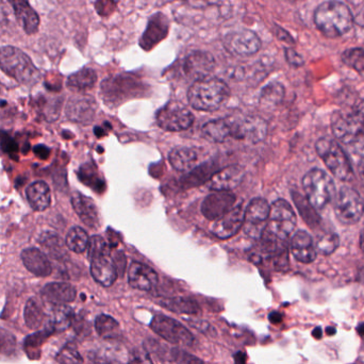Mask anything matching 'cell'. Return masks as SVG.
Segmentation results:
<instances>
[{
    "mask_svg": "<svg viewBox=\"0 0 364 364\" xmlns=\"http://www.w3.org/2000/svg\"><path fill=\"white\" fill-rule=\"evenodd\" d=\"M314 245H316V252L328 256L333 254L339 247L340 239L336 233H325L318 237Z\"/></svg>",
    "mask_w": 364,
    "mask_h": 364,
    "instance_id": "cell-37",
    "label": "cell"
},
{
    "mask_svg": "<svg viewBox=\"0 0 364 364\" xmlns=\"http://www.w3.org/2000/svg\"><path fill=\"white\" fill-rule=\"evenodd\" d=\"M286 58L287 61H288L291 65L295 66V68H299V66H301L304 64L303 57H301L299 53H297L294 49L287 48Z\"/></svg>",
    "mask_w": 364,
    "mask_h": 364,
    "instance_id": "cell-46",
    "label": "cell"
},
{
    "mask_svg": "<svg viewBox=\"0 0 364 364\" xmlns=\"http://www.w3.org/2000/svg\"><path fill=\"white\" fill-rule=\"evenodd\" d=\"M95 102L87 96L73 98L66 108L68 119L77 123H89L95 117Z\"/></svg>",
    "mask_w": 364,
    "mask_h": 364,
    "instance_id": "cell-24",
    "label": "cell"
},
{
    "mask_svg": "<svg viewBox=\"0 0 364 364\" xmlns=\"http://www.w3.org/2000/svg\"><path fill=\"white\" fill-rule=\"evenodd\" d=\"M269 210L271 205L265 199H252L244 212V232L252 239H260L267 226Z\"/></svg>",
    "mask_w": 364,
    "mask_h": 364,
    "instance_id": "cell-11",
    "label": "cell"
},
{
    "mask_svg": "<svg viewBox=\"0 0 364 364\" xmlns=\"http://www.w3.org/2000/svg\"><path fill=\"white\" fill-rule=\"evenodd\" d=\"M244 177V171L241 166H230L218 171L207 182L208 188L213 191L230 192L239 186Z\"/></svg>",
    "mask_w": 364,
    "mask_h": 364,
    "instance_id": "cell-18",
    "label": "cell"
},
{
    "mask_svg": "<svg viewBox=\"0 0 364 364\" xmlns=\"http://www.w3.org/2000/svg\"><path fill=\"white\" fill-rule=\"evenodd\" d=\"M90 359L98 364H119L126 360V355L123 348L110 344L92 350Z\"/></svg>",
    "mask_w": 364,
    "mask_h": 364,
    "instance_id": "cell-29",
    "label": "cell"
},
{
    "mask_svg": "<svg viewBox=\"0 0 364 364\" xmlns=\"http://www.w3.org/2000/svg\"><path fill=\"white\" fill-rule=\"evenodd\" d=\"M291 252L299 262H314L316 259V248L309 233L304 230L297 231L291 240Z\"/></svg>",
    "mask_w": 364,
    "mask_h": 364,
    "instance_id": "cell-21",
    "label": "cell"
},
{
    "mask_svg": "<svg viewBox=\"0 0 364 364\" xmlns=\"http://www.w3.org/2000/svg\"><path fill=\"white\" fill-rule=\"evenodd\" d=\"M97 81V75L92 68H82L68 79V87L77 92L92 89Z\"/></svg>",
    "mask_w": 364,
    "mask_h": 364,
    "instance_id": "cell-31",
    "label": "cell"
},
{
    "mask_svg": "<svg viewBox=\"0 0 364 364\" xmlns=\"http://www.w3.org/2000/svg\"><path fill=\"white\" fill-rule=\"evenodd\" d=\"M316 149L333 176L343 181L352 178L354 173L350 160L337 141L331 138H321L316 142Z\"/></svg>",
    "mask_w": 364,
    "mask_h": 364,
    "instance_id": "cell-7",
    "label": "cell"
},
{
    "mask_svg": "<svg viewBox=\"0 0 364 364\" xmlns=\"http://www.w3.org/2000/svg\"><path fill=\"white\" fill-rule=\"evenodd\" d=\"M0 68L11 78L28 87L36 85L41 78L40 70L31 59L14 46H4L0 49Z\"/></svg>",
    "mask_w": 364,
    "mask_h": 364,
    "instance_id": "cell-4",
    "label": "cell"
},
{
    "mask_svg": "<svg viewBox=\"0 0 364 364\" xmlns=\"http://www.w3.org/2000/svg\"><path fill=\"white\" fill-rule=\"evenodd\" d=\"M45 314L42 305L36 299H31L27 301L23 310V318L28 328L36 331L42 326Z\"/></svg>",
    "mask_w": 364,
    "mask_h": 364,
    "instance_id": "cell-33",
    "label": "cell"
},
{
    "mask_svg": "<svg viewBox=\"0 0 364 364\" xmlns=\"http://www.w3.org/2000/svg\"><path fill=\"white\" fill-rule=\"evenodd\" d=\"M70 201H72L75 212L78 214L79 218L82 220L83 224L92 229L100 227V214H98L97 207L90 197L85 196L81 193L75 192L72 195Z\"/></svg>",
    "mask_w": 364,
    "mask_h": 364,
    "instance_id": "cell-20",
    "label": "cell"
},
{
    "mask_svg": "<svg viewBox=\"0 0 364 364\" xmlns=\"http://www.w3.org/2000/svg\"><path fill=\"white\" fill-rule=\"evenodd\" d=\"M357 331H358V333H360L361 336H364V324L359 325V326L357 327Z\"/></svg>",
    "mask_w": 364,
    "mask_h": 364,
    "instance_id": "cell-52",
    "label": "cell"
},
{
    "mask_svg": "<svg viewBox=\"0 0 364 364\" xmlns=\"http://www.w3.org/2000/svg\"><path fill=\"white\" fill-rule=\"evenodd\" d=\"M90 237L87 231L81 227H73L66 235L65 243L70 250L81 254L85 252L89 246Z\"/></svg>",
    "mask_w": 364,
    "mask_h": 364,
    "instance_id": "cell-34",
    "label": "cell"
},
{
    "mask_svg": "<svg viewBox=\"0 0 364 364\" xmlns=\"http://www.w3.org/2000/svg\"><path fill=\"white\" fill-rule=\"evenodd\" d=\"M0 91H1V85H0Z\"/></svg>",
    "mask_w": 364,
    "mask_h": 364,
    "instance_id": "cell-53",
    "label": "cell"
},
{
    "mask_svg": "<svg viewBox=\"0 0 364 364\" xmlns=\"http://www.w3.org/2000/svg\"><path fill=\"white\" fill-rule=\"evenodd\" d=\"M28 201L32 209L36 211H44L51 203V193L48 184L44 181L32 183L26 191Z\"/></svg>",
    "mask_w": 364,
    "mask_h": 364,
    "instance_id": "cell-27",
    "label": "cell"
},
{
    "mask_svg": "<svg viewBox=\"0 0 364 364\" xmlns=\"http://www.w3.org/2000/svg\"><path fill=\"white\" fill-rule=\"evenodd\" d=\"M292 197L297 209H299V213L303 216L304 220H305L310 227H312V228L318 226V225L320 224L321 218L318 214L316 213L314 205L309 203V200L304 198L299 193H292Z\"/></svg>",
    "mask_w": 364,
    "mask_h": 364,
    "instance_id": "cell-35",
    "label": "cell"
},
{
    "mask_svg": "<svg viewBox=\"0 0 364 364\" xmlns=\"http://www.w3.org/2000/svg\"><path fill=\"white\" fill-rule=\"evenodd\" d=\"M331 128L338 141L364 159V104L333 115Z\"/></svg>",
    "mask_w": 364,
    "mask_h": 364,
    "instance_id": "cell-1",
    "label": "cell"
},
{
    "mask_svg": "<svg viewBox=\"0 0 364 364\" xmlns=\"http://www.w3.org/2000/svg\"><path fill=\"white\" fill-rule=\"evenodd\" d=\"M17 342L14 336L0 328V357H9L16 352Z\"/></svg>",
    "mask_w": 364,
    "mask_h": 364,
    "instance_id": "cell-42",
    "label": "cell"
},
{
    "mask_svg": "<svg viewBox=\"0 0 364 364\" xmlns=\"http://www.w3.org/2000/svg\"><path fill=\"white\" fill-rule=\"evenodd\" d=\"M151 328L156 335L174 346H192L194 336L178 321L166 316H156L151 320Z\"/></svg>",
    "mask_w": 364,
    "mask_h": 364,
    "instance_id": "cell-9",
    "label": "cell"
},
{
    "mask_svg": "<svg viewBox=\"0 0 364 364\" xmlns=\"http://www.w3.org/2000/svg\"><path fill=\"white\" fill-rule=\"evenodd\" d=\"M303 188L314 209H323L335 198V182L320 168H314L304 176Z\"/></svg>",
    "mask_w": 364,
    "mask_h": 364,
    "instance_id": "cell-5",
    "label": "cell"
},
{
    "mask_svg": "<svg viewBox=\"0 0 364 364\" xmlns=\"http://www.w3.org/2000/svg\"><path fill=\"white\" fill-rule=\"evenodd\" d=\"M215 61L210 53L205 51H194L186 58L183 62V72L193 80L207 78L214 70Z\"/></svg>",
    "mask_w": 364,
    "mask_h": 364,
    "instance_id": "cell-16",
    "label": "cell"
},
{
    "mask_svg": "<svg viewBox=\"0 0 364 364\" xmlns=\"http://www.w3.org/2000/svg\"><path fill=\"white\" fill-rule=\"evenodd\" d=\"M353 364H359V363H353Z\"/></svg>",
    "mask_w": 364,
    "mask_h": 364,
    "instance_id": "cell-54",
    "label": "cell"
},
{
    "mask_svg": "<svg viewBox=\"0 0 364 364\" xmlns=\"http://www.w3.org/2000/svg\"><path fill=\"white\" fill-rule=\"evenodd\" d=\"M160 305L168 311L175 312V314L196 316L200 312L198 304L194 299H186V297L164 299L160 301Z\"/></svg>",
    "mask_w": 364,
    "mask_h": 364,
    "instance_id": "cell-30",
    "label": "cell"
},
{
    "mask_svg": "<svg viewBox=\"0 0 364 364\" xmlns=\"http://www.w3.org/2000/svg\"><path fill=\"white\" fill-rule=\"evenodd\" d=\"M342 61L364 76V49H348L342 55Z\"/></svg>",
    "mask_w": 364,
    "mask_h": 364,
    "instance_id": "cell-39",
    "label": "cell"
},
{
    "mask_svg": "<svg viewBox=\"0 0 364 364\" xmlns=\"http://www.w3.org/2000/svg\"><path fill=\"white\" fill-rule=\"evenodd\" d=\"M336 215L344 225H354L363 218L364 200L358 191L348 186H342L335 205Z\"/></svg>",
    "mask_w": 364,
    "mask_h": 364,
    "instance_id": "cell-8",
    "label": "cell"
},
{
    "mask_svg": "<svg viewBox=\"0 0 364 364\" xmlns=\"http://www.w3.org/2000/svg\"><path fill=\"white\" fill-rule=\"evenodd\" d=\"M203 134L213 142H225L227 139L232 138L230 119H220L208 122L203 125Z\"/></svg>",
    "mask_w": 364,
    "mask_h": 364,
    "instance_id": "cell-28",
    "label": "cell"
},
{
    "mask_svg": "<svg viewBox=\"0 0 364 364\" xmlns=\"http://www.w3.org/2000/svg\"><path fill=\"white\" fill-rule=\"evenodd\" d=\"M42 295L53 305H68L76 299L77 291L72 284L66 282H51L43 288Z\"/></svg>",
    "mask_w": 364,
    "mask_h": 364,
    "instance_id": "cell-25",
    "label": "cell"
},
{
    "mask_svg": "<svg viewBox=\"0 0 364 364\" xmlns=\"http://www.w3.org/2000/svg\"><path fill=\"white\" fill-rule=\"evenodd\" d=\"M314 23L324 36L339 38L352 29L354 15L344 2L328 0L316 9Z\"/></svg>",
    "mask_w": 364,
    "mask_h": 364,
    "instance_id": "cell-2",
    "label": "cell"
},
{
    "mask_svg": "<svg viewBox=\"0 0 364 364\" xmlns=\"http://www.w3.org/2000/svg\"><path fill=\"white\" fill-rule=\"evenodd\" d=\"M190 109L179 102H171L157 113V124L166 132H179L188 130L194 123Z\"/></svg>",
    "mask_w": 364,
    "mask_h": 364,
    "instance_id": "cell-10",
    "label": "cell"
},
{
    "mask_svg": "<svg viewBox=\"0 0 364 364\" xmlns=\"http://www.w3.org/2000/svg\"><path fill=\"white\" fill-rule=\"evenodd\" d=\"M17 21L23 27V31L28 34L36 33L40 26V17L38 13L30 6L29 0H9Z\"/></svg>",
    "mask_w": 364,
    "mask_h": 364,
    "instance_id": "cell-23",
    "label": "cell"
},
{
    "mask_svg": "<svg viewBox=\"0 0 364 364\" xmlns=\"http://www.w3.org/2000/svg\"><path fill=\"white\" fill-rule=\"evenodd\" d=\"M21 261L26 269L38 277H47L53 273V267L48 258L38 248H27L23 250L21 252Z\"/></svg>",
    "mask_w": 364,
    "mask_h": 364,
    "instance_id": "cell-22",
    "label": "cell"
},
{
    "mask_svg": "<svg viewBox=\"0 0 364 364\" xmlns=\"http://www.w3.org/2000/svg\"><path fill=\"white\" fill-rule=\"evenodd\" d=\"M95 331L100 337L112 340L121 333L119 322L108 314H100L95 320Z\"/></svg>",
    "mask_w": 364,
    "mask_h": 364,
    "instance_id": "cell-32",
    "label": "cell"
},
{
    "mask_svg": "<svg viewBox=\"0 0 364 364\" xmlns=\"http://www.w3.org/2000/svg\"><path fill=\"white\" fill-rule=\"evenodd\" d=\"M359 175H360L361 181L364 184V159L361 160L360 164H359Z\"/></svg>",
    "mask_w": 364,
    "mask_h": 364,
    "instance_id": "cell-49",
    "label": "cell"
},
{
    "mask_svg": "<svg viewBox=\"0 0 364 364\" xmlns=\"http://www.w3.org/2000/svg\"><path fill=\"white\" fill-rule=\"evenodd\" d=\"M127 364H154L151 356L146 352H138L128 359Z\"/></svg>",
    "mask_w": 364,
    "mask_h": 364,
    "instance_id": "cell-45",
    "label": "cell"
},
{
    "mask_svg": "<svg viewBox=\"0 0 364 364\" xmlns=\"http://www.w3.org/2000/svg\"><path fill=\"white\" fill-rule=\"evenodd\" d=\"M235 198L237 197L233 193L215 191L203 201L201 213L205 218L214 222L235 207Z\"/></svg>",
    "mask_w": 364,
    "mask_h": 364,
    "instance_id": "cell-15",
    "label": "cell"
},
{
    "mask_svg": "<svg viewBox=\"0 0 364 364\" xmlns=\"http://www.w3.org/2000/svg\"><path fill=\"white\" fill-rule=\"evenodd\" d=\"M269 321H271L272 323H274V324H277V323H280L282 321V316L280 314H278V312H273V314H271V316H269Z\"/></svg>",
    "mask_w": 364,
    "mask_h": 364,
    "instance_id": "cell-47",
    "label": "cell"
},
{
    "mask_svg": "<svg viewBox=\"0 0 364 364\" xmlns=\"http://www.w3.org/2000/svg\"><path fill=\"white\" fill-rule=\"evenodd\" d=\"M73 310L66 305L58 306L49 322L51 331H64L72 324Z\"/></svg>",
    "mask_w": 364,
    "mask_h": 364,
    "instance_id": "cell-36",
    "label": "cell"
},
{
    "mask_svg": "<svg viewBox=\"0 0 364 364\" xmlns=\"http://www.w3.org/2000/svg\"><path fill=\"white\" fill-rule=\"evenodd\" d=\"M284 97V87L277 82H273L271 85H267L262 90V93H261V102L267 105H272V106L280 104Z\"/></svg>",
    "mask_w": 364,
    "mask_h": 364,
    "instance_id": "cell-38",
    "label": "cell"
},
{
    "mask_svg": "<svg viewBox=\"0 0 364 364\" xmlns=\"http://www.w3.org/2000/svg\"><path fill=\"white\" fill-rule=\"evenodd\" d=\"M91 274L94 280L104 287H111L117 278V269L110 252L97 255L91 259Z\"/></svg>",
    "mask_w": 364,
    "mask_h": 364,
    "instance_id": "cell-17",
    "label": "cell"
},
{
    "mask_svg": "<svg viewBox=\"0 0 364 364\" xmlns=\"http://www.w3.org/2000/svg\"><path fill=\"white\" fill-rule=\"evenodd\" d=\"M326 333H327V335L333 336V335H336V333H337V331H336L335 328H331V327H327Z\"/></svg>",
    "mask_w": 364,
    "mask_h": 364,
    "instance_id": "cell-51",
    "label": "cell"
},
{
    "mask_svg": "<svg viewBox=\"0 0 364 364\" xmlns=\"http://www.w3.org/2000/svg\"><path fill=\"white\" fill-rule=\"evenodd\" d=\"M232 138L259 143L264 140L267 134V124L259 117H247L239 121H230Z\"/></svg>",
    "mask_w": 364,
    "mask_h": 364,
    "instance_id": "cell-12",
    "label": "cell"
},
{
    "mask_svg": "<svg viewBox=\"0 0 364 364\" xmlns=\"http://www.w3.org/2000/svg\"><path fill=\"white\" fill-rule=\"evenodd\" d=\"M243 203L235 205L230 211L214 220L211 226V231L216 237L220 240L229 239L239 232L240 229L243 227L244 222Z\"/></svg>",
    "mask_w": 364,
    "mask_h": 364,
    "instance_id": "cell-14",
    "label": "cell"
},
{
    "mask_svg": "<svg viewBox=\"0 0 364 364\" xmlns=\"http://www.w3.org/2000/svg\"><path fill=\"white\" fill-rule=\"evenodd\" d=\"M128 280L132 288L149 292L157 286L159 277L151 267L143 263L132 262L128 271Z\"/></svg>",
    "mask_w": 364,
    "mask_h": 364,
    "instance_id": "cell-19",
    "label": "cell"
},
{
    "mask_svg": "<svg viewBox=\"0 0 364 364\" xmlns=\"http://www.w3.org/2000/svg\"><path fill=\"white\" fill-rule=\"evenodd\" d=\"M213 166L210 164H203V166H196L194 170L191 171L190 175L186 176L184 183H188V186H197V184L203 183L209 181L213 175H211Z\"/></svg>",
    "mask_w": 364,
    "mask_h": 364,
    "instance_id": "cell-40",
    "label": "cell"
},
{
    "mask_svg": "<svg viewBox=\"0 0 364 364\" xmlns=\"http://www.w3.org/2000/svg\"><path fill=\"white\" fill-rule=\"evenodd\" d=\"M168 161L174 170L178 172H190L194 170L199 161L198 153L190 147H176L171 151Z\"/></svg>",
    "mask_w": 364,
    "mask_h": 364,
    "instance_id": "cell-26",
    "label": "cell"
},
{
    "mask_svg": "<svg viewBox=\"0 0 364 364\" xmlns=\"http://www.w3.org/2000/svg\"><path fill=\"white\" fill-rule=\"evenodd\" d=\"M87 250H89V254H87L89 255V259H91L92 257L104 254V252H108L109 248L108 246H107L106 241H105L102 237L94 235L93 237L90 239Z\"/></svg>",
    "mask_w": 364,
    "mask_h": 364,
    "instance_id": "cell-44",
    "label": "cell"
},
{
    "mask_svg": "<svg viewBox=\"0 0 364 364\" xmlns=\"http://www.w3.org/2000/svg\"><path fill=\"white\" fill-rule=\"evenodd\" d=\"M58 364H83V358L76 346L68 344L55 357Z\"/></svg>",
    "mask_w": 364,
    "mask_h": 364,
    "instance_id": "cell-41",
    "label": "cell"
},
{
    "mask_svg": "<svg viewBox=\"0 0 364 364\" xmlns=\"http://www.w3.org/2000/svg\"><path fill=\"white\" fill-rule=\"evenodd\" d=\"M296 214L290 203L284 199H278L271 205L264 232L287 243L296 228Z\"/></svg>",
    "mask_w": 364,
    "mask_h": 364,
    "instance_id": "cell-6",
    "label": "cell"
},
{
    "mask_svg": "<svg viewBox=\"0 0 364 364\" xmlns=\"http://www.w3.org/2000/svg\"><path fill=\"white\" fill-rule=\"evenodd\" d=\"M230 90L218 78L196 80L188 92V100L192 108L198 111H216L228 100Z\"/></svg>",
    "mask_w": 364,
    "mask_h": 364,
    "instance_id": "cell-3",
    "label": "cell"
},
{
    "mask_svg": "<svg viewBox=\"0 0 364 364\" xmlns=\"http://www.w3.org/2000/svg\"><path fill=\"white\" fill-rule=\"evenodd\" d=\"M360 248L361 250H363V254L364 255V229L360 233Z\"/></svg>",
    "mask_w": 364,
    "mask_h": 364,
    "instance_id": "cell-50",
    "label": "cell"
},
{
    "mask_svg": "<svg viewBox=\"0 0 364 364\" xmlns=\"http://www.w3.org/2000/svg\"><path fill=\"white\" fill-rule=\"evenodd\" d=\"M171 358L177 364H203L200 359L193 356L186 350H179V348L171 350Z\"/></svg>",
    "mask_w": 364,
    "mask_h": 364,
    "instance_id": "cell-43",
    "label": "cell"
},
{
    "mask_svg": "<svg viewBox=\"0 0 364 364\" xmlns=\"http://www.w3.org/2000/svg\"><path fill=\"white\" fill-rule=\"evenodd\" d=\"M224 46L235 55H252L260 50L261 41L254 32L243 29L227 34Z\"/></svg>",
    "mask_w": 364,
    "mask_h": 364,
    "instance_id": "cell-13",
    "label": "cell"
},
{
    "mask_svg": "<svg viewBox=\"0 0 364 364\" xmlns=\"http://www.w3.org/2000/svg\"><path fill=\"white\" fill-rule=\"evenodd\" d=\"M312 336H314L316 339L320 340L323 336L322 328H321V327H316V328H314Z\"/></svg>",
    "mask_w": 364,
    "mask_h": 364,
    "instance_id": "cell-48",
    "label": "cell"
}]
</instances>
